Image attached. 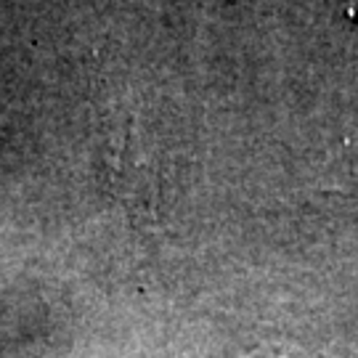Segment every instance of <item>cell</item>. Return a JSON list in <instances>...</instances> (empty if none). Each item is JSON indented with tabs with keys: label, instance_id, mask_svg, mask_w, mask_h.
I'll return each mask as SVG.
<instances>
[{
	"label": "cell",
	"instance_id": "1",
	"mask_svg": "<svg viewBox=\"0 0 358 358\" xmlns=\"http://www.w3.org/2000/svg\"><path fill=\"white\" fill-rule=\"evenodd\" d=\"M343 11H345V16H350V19H358V0H334Z\"/></svg>",
	"mask_w": 358,
	"mask_h": 358
}]
</instances>
